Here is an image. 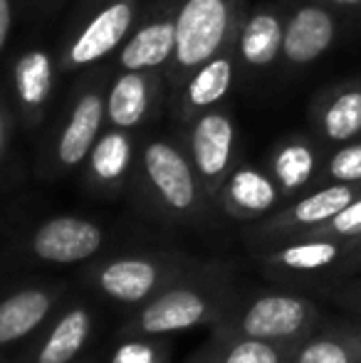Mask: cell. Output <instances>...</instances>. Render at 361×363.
Masks as SVG:
<instances>
[{
	"mask_svg": "<svg viewBox=\"0 0 361 363\" xmlns=\"http://www.w3.org/2000/svg\"><path fill=\"white\" fill-rule=\"evenodd\" d=\"M245 0H179L176 3V50L166 67V84L179 91L186 77L216 55L235 45Z\"/></svg>",
	"mask_w": 361,
	"mask_h": 363,
	"instance_id": "obj_1",
	"label": "cell"
},
{
	"mask_svg": "<svg viewBox=\"0 0 361 363\" xmlns=\"http://www.w3.org/2000/svg\"><path fill=\"white\" fill-rule=\"evenodd\" d=\"M139 3L141 0H106L89 10V18L60 55V72H79L111 57L139 20Z\"/></svg>",
	"mask_w": 361,
	"mask_h": 363,
	"instance_id": "obj_2",
	"label": "cell"
},
{
	"mask_svg": "<svg viewBox=\"0 0 361 363\" xmlns=\"http://www.w3.org/2000/svg\"><path fill=\"white\" fill-rule=\"evenodd\" d=\"M339 38V13L319 0H292L284 13L282 62L289 69H302L332 50Z\"/></svg>",
	"mask_w": 361,
	"mask_h": 363,
	"instance_id": "obj_3",
	"label": "cell"
},
{
	"mask_svg": "<svg viewBox=\"0 0 361 363\" xmlns=\"http://www.w3.org/2000/svg\"><path fill=\"white\" fill-rule=\"evenodd\" d=\"M176 3L179 0H161L144 20H136L116 50L119 72H166L176 50Z\"/></svg>",
	"mask_w": 361,
	"mask_h": 363,
	"instance_id": "obj_4",
	"label": "cell"
},
{
	"mask_svg": "<svg viewBox=\"0 0 361 363\" xmlns=\"http://www.w3.org/2000/svg\"><path fill=\"white\" fill-rule=\"evenodd\" d=\"M106 74L101 72L96 79H89L79 86L70 104L67 119L55 141V161L62 168H74L89 156L91 146L101 134L106 121Z\"/></svg>",
	"mask_w": 361,
	"mask_h": 363,
	"instance_id": "obj_5",
	"label": "cell"
},
{
	"mask_svg": "<svg viewBox=\"0 0 361 363\" xmlns=\"http://www.w3.org/2000/svg\"><path fill=\"white\" fill-rule=\"evenodd\" d=\"M238 129L228 109H208L191 119L188 129V148L196 171L208 183H218L228 176L235 158Z\"/></svg>",
	"mask_w": 361,
	"mask_h": 363,
	"instance_id": "obj_6",
	"label": "cell"
},
{
	"mask_svg": "<svg viewBox=\"0 0 361 363\" xmlns=\"http://www.w3.org/2000/svg\"><path fill=\"white\" fill-rule=\"evenodd\" d=\"M284 10L277 5L245 8L235 35V57L243 72L260 74L282 57Z\"/></svg>",
	"mask_w": 361,
	"mask_h": 363,
	"instance_id": "obj_7",
	"label": "cell"
},
{
	"mask_svg": "<svg viewBox=\"0 0 361 363\" xmlns=\"http://www.w3.org/2000/svg\"><path fill=\"white\" fill-rule=\"evenodd\" d=\"M164 89V72H119L106 84V124L134 131L156 111Z\"/></svg>",
	"mask_w": 361,
	"mask_h": 363,
	"instance_id": "obj_8",
	"label": "cell"
},
{
	"mask_svg": "<svg viewBox=\"0 0 361 363\" xmlns=\"http://www.w3.org/2000/svg\"><path fill=\"white\" fill-rule=\"evenodd\" d=\"M60 65H55L52 55L43 48H30L20 52L10 65V89L18 104V111L30 126L45 119L52 101L55 77Z\"/></svg>",
	"mask_w": 361,
	"mask_h": 363,
	"instance_id": "obj_9",
	"label": "cell"
},
{
	"mask_svg": "<svg viewBox=\"0 0 361 363\" xmlns=\"http://www.w3.org/2000/svg\"><path fill=\"white\" fill-rule=\"evenodd\" d=\"M238 72H240V65H238L235 45H233L186 77V82L176 91V111L191 121L203 111L221 106L233 91Z\"/></svg>",
	"mask_w": 361,
	"mask_h": 363,
	"instance_id": "obj_10",
	"label": "cell"
},
{
	"mask_svg": "<svg viewBox=\"0 0 361 363\" xmlns=\"http://www.w3.org/2000/svg\"><path fill=\"white\" fill-rule=\"evenodd\" d=\"M144 171L154 191L174 211H188L196 203V178L188 158L169 141H151L144 148Z\"/></svg>",
	"mask_w": 361,
	"mask_h": 363,
	"instance_id": "obj_11",
	"label": "cell"
},
{
	"mask_svg": "<svg viewBox=\"0 0 361 363\" xmlns=\"http://www.w3.org/2000/svg\"><path fill=\"white\" fill-rule=\"evenodd\" d=\"M312 126L327 144H347L361 136V82H342L312 101Z\"/></svg>",
	"mask_w": 361,
	"mask_h": 363,
	"instance_id": "obj_12",
	"label": "cell"
},
{
	"mask_svg": "<svg viewBox=\"0 0 361 363\" xmlns=\"http://www.w3.org/2000/svg\"><path fill=\"white\" fill-rule=\"evenodd\" d=\"M314 321V306L299 296H262L248 309L243 331L248 339L282 341L294 339Z\"/></svg>",
	"mask_w": 361,
	"mask_h": 363,
	"instance_id": "obj_13",
	"label": "cell"
},
{
	"mask_svg": "<svg viewBox=\"0 0 361 363\" xmlns=\"http://www.w3.org/2000/svg\"><path fill=\"white\" fill-rule=\"evenodd\" d=\"M101 245L96 225L79 218H55L35 233L33 250L48 262H79L94 255Z\"/></svg>",
	"mask_w": 361,
	"mask_h": 363,
	"instance_id": "obj_14",
	"label": "cell"
},
{
	"mask_svg": "<svg viewBox=\"0 0 361 363\" xmlns=\"http://www.w3.org/2000/svg\"><path fill=\"white\" fill-rule=\"evenodd\" d=\"M357 198H361V183H329L287 208L282 216V228L307 235L309 230L319 228L347 206H352Z\"/></svg>",
	"mask_w": 361,
	"mask_h": 363,
	"instance_id": "obj_15",
	"label": "cell"
},
{
	"mask_svg": "<svg viewBox=\"0 0 361 363\" xmlns=\"http://www.w3.org/2000/svg\"><path fill=\"white\" fill-rule=\"evenodd\" d=\"M319 168L317 148L309 139L294 136L272 151L270 173L282 193H297L314 181Z\"/></svg>",
	"mask_w": 361,
	"mask_h": 363,
	"instance_id": "obj_16",
	"label": "cell"
},
{
	"mask_svg": "<svg viewBox=\"0 0 361 363\" xmlns=\"http://www.w3.org/2000/svg\"><path fill=\"white\" fill-rule=\"evenodd\" d=\"M203 299L188 289H174L146 306L141 316V326L149 334H166V331H179L198 324L203 316Z\"/></svg>",
	"mask_w": 361,
	"mask_h": 363,
	"instance_id": "obj_17",
	"label": "cell"
},
{
	"mask_svg": "<svg viewBox=\"0 0 361 363\" xmlns=\"http://www.w3.org/2000/svg\"><path fill=\"white\" fill-rule=\"evenodd\" d=\"M352 242L337 238H304L302 242L287 245L277 252V262L287 269H297V272H319V269H329L342 264L349 255Z\"/></svg>",
	"mask_w": 361,
	"mask_h": 363,
	"instance_id": "obj_18",
	"label": "cell"
},
{
	"mask_svg": "<svg viewBox=\"0 0 361 363\" xmlns=\"http://www.w3.org/2000/svg\"><path fill=\"white\" fill-rule=\"evenodd\" d=\"M228 201L235 208L238 213H245V216H260L267 213L277 203L279 188L274 183L272 176L255 168H238L233 171V176L228 178Z\"/></svg>",
	"mask_w": 361,
	"mask_h": 363,
	"instance_id": "obj_19",
	"label": "cell"
},
{
	"mask_svg": "<svg viewBox=\"0 0 361 363\" xmlns=\"http://www.w3.org/2000/svg\"><path fill=\"white\" fill-rule=\"evenodd\" d=\"M48 309V294L38 289L20 291V294L5 299L0 304V344H10L20 336L30 334L45 319Z\"/></svg>",
	"mask_w": 361,
	"mask_h": 363,
	"instance_id": "obj_20",
	"label": "cell"
},
{
	"mask_svg": "<svg viewBox=\"0 0 361 363\" xmlns=\"http://www.w3.org/2000/svg\"><path fill=\"white\" fill-rule=\"evenodd\" d=\"M131 156H134V144H131L129 131L111 126L106 134H99L87 158L96 181L116 183L129 168Z\"/></svg>",
	"mask_w": 361,
	"mask_h": 363,
	"instance_id": "obj_21",
	"label": "cell"
},
{
	"mask_svg": "<svg viewBox=\"0 0 361 363\" xmlns=\"http://www.w3.org/2000/svg\"><path fill=\"white\" fill-rule=\"evenodd\" d=\"M156 282V269L141 259H119L101 272V289L121 301H139Z\"/></svg>",
	"mask_w": 361,
	"mask_h": 363,
	"instance_id": "obj_22",
	"label": "cell"
},
{
	"mask_svg": "<svg viewBox=\"0 0 361 363\" xmlns=\"http://www.w3.org/2000/svg\"><path fill=\"white\" fill-rule=\"evenodd\" d=\"M361 361V324L347 326L334 334L319 336L299 349L294 363H359Z\"/></svg>",
	"mask_w": 361,
	"mask_h": 363,
	"instance_id": "obj_23",
	"label": "cell"
},
{
	"mask_svg": "<svg viewBox=\"0 0 361 363\" xmlns=\"http://www.w3.org/2000/svg\"><path fill=\"white\" fill-rule=\"evenodd\" d=\"M89 331V316L82 309H74L57 324V329L50 334L38 363H70L82 349Z\"/></svg>",
	"mask_w": 361,
	"mask_h": 363,
	"instance_id": "obj_24",
	"label": "cell"
},
{
	"mask_svg": "<svg viewBox=\"0 0 361 363\" xmlns=\"http://www.w3.org/2000/svg\"><path fill=\"white\" fill-rule=\"evenodd\" d=\"M324 176L332 183H361V136L334 148Z\"/></svg>",
	"mask_w": 361,
	"mask_h": 363,
	"instance_id": "obj_25",
	"label": "cell"
},
{
	"mask_svg": "<svg viewBox=\"0 0 361 363\" xmlns=\"http://www.w3.org/2000/svg\"><path fill=\"white\" fill-rule=\"evenodd\" d=\"M307 238H337L347 240V242H357L361 240V198L347 206L342 213H337L332 220H327L319 228L309 230Z\"/></svg>",
	"mask_w": 361,
	"mask_h": 363,
	"instance_id": "obj_26",
	"label": "cell"
},
{
	"mask_svg": "<svg viewBox=\"0 0 361 363\" xmlns=\"http://www.w3.org/2000/svg\"><path fill=\"white\" fill-rule=\"evenodd\" d=\"M226 363H282V354L262 339H248L228 354Z\"/></svg>",
	"mask_w": 361,
	"mask_h": 363,
	"instance_id": "obj_27",
	"label": "cell"
},
{
	"mask_svg": "<svg viewBox=\"0 0 361 363\" xmlns=\"http://www.w3.org/2000/svg\"><path fill=\"white\" fill-rule=\"evenodd\" d=\"M15 18V0H0V55H3L5 45H8L10 30H13Z\"/></svg>",
	"mask_w": 361,
	"mask_h": 363,
	"instance_id": "obj_28",
	"label": "cell"
},
{
	"mask_svg": "<svg viewBox=\"0 0 361 363\" xmlns=\"http://www.w3.org/2000/svg\"><path fill=\"white\" fill-rule=\"evenodd\" d=\"M8 134H10V109L5 96L0 94V158L5 153V146H8Z\"/></svg>",
	"mask_w": 361,
	"mask_h": 363,
	"instance_id": "obj_29",
	"label": "cell"
},
{
	"mask_svg": "<svg viewBox=\"0 0 361 363\" xmlns=\"http://www.w3.org/2000/svg\"><path fill=\"white\" fill-rule=\"evenodd\" d=\"M342 301L354 311H361V277L354 279L352 284H347L342 291Z\"/></svg>",
	"mask_w": 361,
	"mask_h": 363,
	"instance_id": "obj_30",
	"label": "cell"
},
{
	"mask_svg": "<svg viewBox=\"0 0 361 363\" xmlns=\"http://www.w3.org/2000/svg\"><path fill=\"white\" fill-rule=\"evenodd\" d=\"M116 363H149V351H144L141 346H126Z\"/></svg>",
	"mask_w": 361,
	"mask_h": 363,
	"instance_id": "obj_31",
	"label": "cell"
},
{
	"mask_svg": "<svg viewBox=\"0 0 361 363\" xmlns=\"http://www.w3.org/2000/svg\"><path fill=\"white\" fill-rule=\"evenodd\" d=\"M344 269H349V272H361V240L352 242L347 259H344Z\"/></svg>",
	"mask_w": 361,
	"mask_h": 363,
	"instance_id": "obj_32",
	"label": "cell"
},
{
	"mask_svg": "<svg viewBox=\"0 0 361 363\" xmlns=\"http://www.w3.org/2000/svg\"><path fill=\"white\" fill-rule=\"evenodd\" d=\"M319 3L329 5L337 13H352V10H361V0H319Z\"/></svg>",
	"mask_w": 361,
	"mask_h": 363,
	"instance_id": "obj_33",
	"label": "cell"
},
{
	"mask_svg": "<svg viewBox=\"0 0 361 363\" xmlns=\"http://www.w3.org/2000/svg\"><path fill=\"white\" fill-rule=\"evenodd\" d=\"M101 3H106V0H82V8L84 10H94L96 5H101Z\"/></svg>",
	"mask_w": 361,
	"mask_h": 363,
	"instance_id": "obj_34",
	"label": "cell"
},
{
	"mask_svg": "<svg viewBox=\"0 0 361 363\" xmlns=\"http://www.w3.org/2000/svg\"><path fill=\"white\" fill-rule=\"evenodd\" d=\"M30 5H33V8H43V5H52L55 0H28Z\"/></svg>",
	"mask_w": 361,
	"mask_h": 363,
	"instance_id": "obj_35",
	"label": "cell"
},
{
	"mask_svg": "<svg viewBox=\"0 0 361 363\" xmlns=\"http://www.w3.org/2000/svg\"><path fill=\"white\" fill-rule=\"evenodd\" d=\"M359 363H361V361H359Z\"/></svg>",
	"mask_w": 361,
	"mask_h": 363,
	"instance_id": "obj_36",
	"label": "cell"
}]
</instances>
